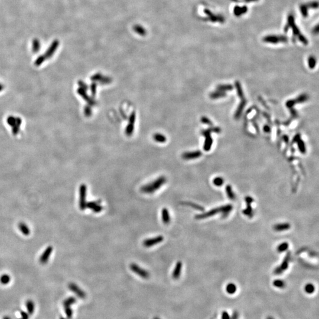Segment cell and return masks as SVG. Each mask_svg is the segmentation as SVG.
<instances>
[{
	"mask_svg": "<svg viewBox=\"0 0 319 319\" xmlns=\"http://www.w3.org/2000/svg\"><path fill=\"white\" fill-rule=\"evenodd\" d=\"M232 208H233L232 206L230 205L223 206H221L218 208L213 209L207 212L195 216V219H198V220L203 219L205 218H207L210 216H214L215 215H217L219 213H222L223 215V216H226L229 215V213L232 210Z\"/></svg>",
	"mask_w": 319,
	"mask_h": 319,
	"instance_id": "1",
	"label": "cell"
},
{
	"mask_svg": "<svg viewBox=\"0 0 319 319\" xmlns=\"http://www.w3.org/2000/svg\"><path fill=\"white\" fill-rule=\"evenodd\" d=\"M166 182V179L165 177H160L154 182L147 184L143 186L141 188V191L144 193L152 194L157 190H159L160 188Z\"/></svg>",
	"mask_w": 319,
	"mask_h": 319,
	"instance_id": "2",
	"label": "cell"
},
{
	"mask_svg": "<svg viewBox=\"0 0 319 319\" xmlns=\"http://www.w3.org/2000/svg\"><path fill=\"white\" fill-rule=\"evenodd\" d=\"M289 27L292 28V29L293 30L294 34L297 37H298V39L300 40H301L302 41V43H304V45H307V43H308L307 40L304 38V36H302L301 34V33H300V31L298 30V29L297 27L294 24V17L292 15H289V18H288V24H287V26H286L285 31H287L288 28Z\"/></svg>",
	"mask_w": 319,
	"mask_h": 319,
	"instance_id": "3",
	"label": "cell"
},
{
	"mask_svg": "<svg viewBox=\"0 0 319 319\" xmlns=\"http://www.w3.org/2000/svg\"><path fill=\"white\" fill-rule=\"evenodd\" d=\"M87 187L85 184L81 185L79 188V207L81 211H84L86 207V196Z\"/></svg>",
	"mask_w": 319,
	"mask_h": 319,
	"instance_id": "4",
	"label": "cell"
},
{
	"mask_svg": "<svg viewBox=\"0 0 319 319\" xmlns=\"http://www.w3.org/2000/svg\"><path fill=\"white\" fill-rule=\"evenodd\" d=\"M291 258V253L289 252L286 255V257L284 259L282 264L279 266L275 268L274 273L275 275H280L284 273L289 267V262Z\"/></svg>",
	"mask_w": 319,
	"mask_h": 319,
	"instance_id": "5",
	"label": "cell"
},
{
	"mask_svg": "<svg viewBox=\"0 0 319 319\" xmlns=\"http://www.w3.org/2000/svg\"><path fill=\"white\" fill-rule=\"evenodd\" d=\"M130 268L132 272L137 274L138 275L143 278L147 279L150 277V274L135 263H132L130 264Z\"/></svg>",
	"mask_w": 319,
	"mask_h": 319,
	"instance_id": "6",
	"label": "cell"
},
{
	"mask_svg": "<svg viewBox=\"0 0 319 319\" xmlns=\"http://www.w3.org/2000/svg\"><path fill=\"white\" fill-rule=\"evenodd\" d=\"M163 240H164V237L163 236H157L155 238L145 239L143 241V245L144 247L149 248V247H152L156 244L161 243V242H163Z\"/></svg>",
	"mask_w": 319,
	"mask_h": 319,
	"instance_id": "7",
	"label": "cell"
},
{
	"mask_svg": "<svg viewBox=\"0 0 319 319\" xmlns=\"http://www.w3.org/2000/svg\"><path fill=\"white\" fill-rule=\"evenodd\" d=\"M245 200L246 203L247 207L245 210H243L242 212L245 215L249 217L250 218H251L254 216V211H253V209L251 207V203L254 201V200L253 198H251V196H246L245 199Z\"/></svg>",
	"mask_w": 319,
	"mask_h": 319,
	"instance_id": "8",
	"label": "cell"
},
{
	"mask_svg": "<svg viewBox=\"0 0 319 319\" xmlns=\"http://www.w3.org/2000/svg\"><path fill=\"white\" fill-rule=\"evenodd\" d=\"M68 287L69 289L71 290L72 292L75 293V294L79 298H81L82 299H84L86 296V293L82 289H80L76 284H75L73 282H70L69 284Z\"/></svg>",
	"mask_w": 319,
	"mask_h": 319,
	"instance_id": "9",
	"label": "cell"
},
{
	"mask_svg": "<svg viewBox=\"0 0 319 319\" xmlns=\"http://www.w3.org/2000/svg\"><path fill=\"white\" fill-rule=\"evenodd\" d=\"M59 45V41L57 40H54L50 46L47 49V50L46 51V53L45 54V56L46 57V59L52 57L53 54L55 53L56 50H57Z\"/></svg>",
	"mask_w": 319,
	"mask_h": 319,
	"instance_id": "10",
	"label": "cell"
},
{
	"mask_svg": "<svg viewBox=\"0 0 319 319\" xmlns=\"http://www.w3.org/2000/svg\"><path fill=\"white\" fill-rule=\"evenodd\" d=\"M264 41L271 43H277L278 42H286L287 41V38L284 36H269L264 38Z\"/></svg>",
	"mask_w": 319,
	"mask_h": 319,
	"instance_id": "11",
	"label": "cell"
},
{
	"mask_svg": "<svg viewBox=\"0 0 319 319\" xmlns=\"http://www.w3.org/2000/svg\"><path fill=\"white\" fill-rule=\"evenodd\" d=\"M100 202H89L86 203V208L90 209L92 210L94 212L99 213L103 210V207L100 205L99 203Z\"/></svg>",
	"mask_w": 319,
	"mask_h": 319,
	"instance_id": "12",
	"label": "cell"
},
{
	"mask_svg": "<svg viewBox=\"0 0 319 319\" xmlns=\"http://www.w3.org/2000/svg\"><path fill=\"white\" fill-rule=\"evenodd\" d=\"M53 251V248L50 246H48L45 251H44V252L42 254L41 256L40 257V262L43 264H45L47 263V262L48 261V259L49 258L52 252Z\"/></svg>",
	"mask_w": 319,
	"mask_h": 319,
	"instance_id": "13",
	"label": "cell"
},
{
	"mask_svg": "<svg viewBox=\"0 0 319 319\" xmlns=\"http://www.w3.org/2000/svg\"><path fill=\"white\" fill-rule=\"evenodd\" d=\"M182 262H180V261L177 262L176 263L175 270H174L173 273V274H172V277L175 280H177L180 277V274H181V271H182Z\"/></svg>",
	"mask_w": 319,
	"mask_h": 319,
	"instance_id": "14",
	"label": "cell"
},
{
	"mask_svg": "<svg viewBox=\"0 0 319 319\" xmlns=\"http://www.w3.org/2000/svg\"><path fill=\"white\" fill-rule=\"evenodd\" d=\"M161 219L165 225L169 224L170 222V216L169 214V211L167 208L164 207L161 211Z\"/></svg>",
	"mask_w": 319,
	"mask_h": 319,
	"instance_id": "15",
	"label": "cell"
},
{
	"mask_svg": "<svg viewBox=\"0 0 319 319\" xmlns=\"http://www.w3.org/2000/svg\"><path fill=\"white\" fill-rule=\"evenodd\" d=\"M289 228H290V225L289 224V223H279V224H277V225H274V229L277 232L287 230H289Z\"/></svg>",
	"mask_w": 319,
	"mask_h": 319,
	"instance_id": "16",
	"label": "cell"
},
{
	"mask_svg": "<svg viewBox=\"0 0 319 319\" xmlns=\"http://www.w3.org/2000/svg\"><path fill=\"white\" fill-rule=\"evenodd\" d=\"M18 228L20 230V231L22 232V233L24 235H29L30 234L29 228H28L27 225H26L24 223H22V222L20 223L18 225Z\"/></svg>",
	"mask_w": 319,
	"mask_h": 319,
	"instance_id": "17",
	"label": "cell"
},
{
	"mask_svg": "<svg viewBox=\"0 0 319 319\" xmlns=\"http://www.w3.org/2000/svg\"><path fill=\"white\" fill-rule=\"evenodd\" d=\"M226 192L227 194L228 198L231 200H234L235 199L236 196L235 193L233 191L232 187L230 185H228L226 187Z\"/></svg>",
	"mask_w": 319,
	"mask_h": 319,
	"instance_id": "18",
	"label": "cell"
},
{
	"mask_svg": "<svg viewBox=\"0 0 319 319\" xmlns=\"http://www.w3.org/2000/svg\"><path fill=\"white\" fill-rule=\"evenodd\" d=\"M26 305L29 314H33L34 312V303L32 300L27 301Z\"/></svg>",
	"mask_w": 319,
	"mask_h": 319,
	"instance_id": "19",
	"label": "cell"
},
{
	"mask_svg": "<svg viewBox=\"0 0 319 319\" xmlns=\"http://www.w3.org/2000/svg\"><path fill=\"white\" fill-rule=\"evenodd\" d=\"M236 286L235 284L234 283H229L228 284L226 288V292L229 294H234L236 291Z\"/></svg>",
	"mask_w": 319,
	"mask_h": 319,
	"instance_id": "20",
	"label": "cell"
},
{
	"mask_svg": "<svg viewBox=\"0 0 319 319\" xmlns=\"http://www.w3.org/2000/svg\"><path fill=\"white\" fill-rule=\"evenodd\" d=\"M182 205H183L189 206L190 207H192L193 208L195 209H197L198 211H203L204 209L203 207H202V206H200L199 205L197 204H195L194 203H191V202H183L181 203Z\"/></svg>",
	"mask_w": 319,
	"mask_h": 319,
	"instance_id": "21",
	"label": "cell"
},
{
	"mask_svg": "<svg viewBox=\"0 0 319 319\" xmlns=\"http://www.w3.org/2000/svg\"><path fill=\"white\" fill-rule=\"evenodd\" d=\"M32 47H33V48H32L33 52L34 53H37L38 50L40 49V41H39L38 39L35 38V39L33 40V44H32Z\"/></svg>",
	"mask_w": 319,
	"mask_h": 319,
	"instance_id": "22",
	"label": "cell"
},
{
	"mask_svg": "<svg viewBox=\"0 0 319 319\" xmlns=\"http://www.w3.org/2000/svg\"><path fill=\"white\" fill-rule=\"evenodd\" d=\"M289 247V243L287 242H283V243H280L278 245V246L277 247V251L280 253H282V252H284L287 251L288 250Z\"/></svg>",
	"mask_w": 319,
	"mask_h": 319,
	"instance_id": "23",
	"label": "cell"
},
{
	"mask_svg": "<svg viewBox=\"0 0 319 319\" xmlns=\"http://www.w3.org/2000/svg\"><path fill=\"white\" fill-rule=\"evenodd\" d=\"M246 11H247V8L246 7H243L241 8L239 7H236L234 8V13L237 16L241 15L242 14H244Z\"/></svg>",
	"mask_w": 319,
	"mask_h": 319,
	"instance_id": "24",
	"label": "cell"
},
{
	"mask_svg": "<svg viewBox=\"0 0 319 319\" xmlns=\"http://www.w3.org/2000/svg\"><path fill=\"white\" fill-rule=\"evenodd\" d=\"M76 298L73 297H70L68 298H66L65 300H64L63 304L64 306H66V305H69V306H70L72 304H74L76 303Z\"/></svg>",
	"mask_w": 319,
	"mask_h": 319,
	"instance_id": "25",
	"label": "cell"
},
{
	"mask_svg": "<svg viewBox=\"0 0 319 319\" xmlns=\"http://www.w3.org/2000/svg\"><path fill=\"white\" fill-rule=\"evenodd\" d=\"M273 285L274 287L280 289H283L286 287V283L281 280H275L274 281Z\"/></svg>",
	"mask_w": 319,
	"mask_h": 319,
	"instance_id": "26",
	"label": "cell"
},
{
	"mask_svg": "<svg viewBox=\"0 0 319 319\" xmlns=\"http://www.w3.org/2000/svg\"><path fill=\"white\" fill-rule=\"evenodd\" d=\"M10 281V277L8 274H4L0 277V282L3 285L8 284Z\"/></svg>",
	"mask_w": 319,
	"mask_h": 319,
	"instance_id": "27",
	"label": "cell"
},
{
	"mask_svg": "<svg viewBox=\"0 0 319 319\" xmlns=\"http://www.w3.org/2000/svg\"><path fill=\"white\" fill-rule=\"evenodd\" d=\"M304 290L307 294H312L315 291V287L312 284L309 283L304 287Z\"/></svg>",
	"mask_w": 319,
	"mask_h": 319,
	"instance_id": "28",
	"label": "cell"
},
{
	"mask_svg": "<svg viewBox=\"0 0 319 319\" xmlns=\"http://www.w3.org/2000/svg\"><path fill=\"white\" fill-rule=\"evenodd\" d=\"M201 155V153L200 152H193V153H189V154H186L184 156V159H195L199 157Z\"/></svg>",
	"mask_w": 319,
	"mask_h": 319,
	"instance_id": "29",
	"label": "cell"
},
{
	"mask_svg": "<svg viewBox=\"0 0 319 319\" xmlns=\"http://www.w3.org/2000/svg\"><path fill=\"white\" fill-rule=\"evenodd\" d=\"M213 184L216 186H218V187H220L222 186L224 183V180L223 179L220 177H216L213 179Z\"/></svg>",
	"mask_w": 319,
	"mask_h": 319,
	"instance_id": "30",
	"label": "cell"
},
{
	"mask_svg": "<svg viewBox=\"0 0 319 319\" xmlns=\"http://www.w3.org/2000/svg\"><path fill=\"white\" fill-rule=\"evenodd\" d=\"M46 57L45 56V55H41V56H38V57L37 58V59L34 62V65L36 66H38L40 65H41L46 60Z\"/></svg>",
	"mask_w": 319,
	"mask_h": 319,
	"instance_id": "31",
	"label": "cell"
},
{
	"mask_svg": "<svg viewBox=\"0 0 319 319\" xmlns=\"http://www.w3.org/2000/svg\"><path fill=\"white\" fill-rule=\"evenodd\" d=\"M64 308H65V311L66 314L67 318L68 319H71L72 317V315H73V312H72V309L70 308V306H69V305L64 306Z\"/></svg>",
	"mask_w": 319,
	"mask_h": 319,
	"instance_id": "32",
	"label": "cell"
},
{
	"mask_svg": "<svg viewBox=\"0 0 319 319\" xmlns=\"http://www.w3.org/2000/svg\"><path fill=\"white\" fill-rule=\"evenodd\" d=\"M7 122L8 124L11 126V127H14L16 124V120H15V118L13 117V116H10L8 117L7 119Z\"/></svg>",
	"mask_w": 319,
	"mask_h": 319,
	"instance_id": "33",
	"label": "cell"
},
{
	"mask_svg": "<svg viewBox=\"0 0 319 319\" xmlns=\"http://www.w3.org/2000/svg\"><path fill=\"white\" fill-rule=\"evenodd\" d=\"M232 89V87L230 85H223V86H219L218 87V89L219 91H225V90H230Z\"/></svg>",
	"mask_w": 319,
	"mask_h": 319,
	"instance_id": "34",
	"label": "cell"
},
{
	"mask_svg": "<svg viewBox=\"0 0 319 319\" xmlns=\"http://www.w3.org/2000/svg\"><path fill=\"white\" fill-rule=\"evenodd\" d=\"M225 95V94L224 95V93L222 92H215V93H213L211 95V97L212 98H218L219 97H222Z\"/></svg>",
	"mask_w": 319,
	"mask_h": 319,
	"instance_id": "35",
	"label": "cell"
},
{
	"mask_svg": "<svg viewBox=\"0 0 319 319\" xmlns=\"http://www.w3.org/2000/svg\"><path fill=\"white\" fill-rule=\"evenodd\" d=\"M315 63H316V60L314 57H311L309 58V67L310 68H313L315 66Z\"/></svg>",
	"mask_w": 319,
	"mask_h": 319,
	"instance_id": "36",
	"label": "cell"
},
{
	"mask_svg": "<svg viewBox=\"0 0 319 319\" xmlns=\"http://www.w3.org/2000/svg\"><path fill=\"white\" fill-rule=\"evenodd\" d=\"M20 314H21V315H22V317H21V319H29V314H28L27 313H26V312L21 311V312H20Z\"/></svg>",
	"mask_w": 319,
	"mask_h": 319,
	"instance_id": "37",
	"label": "cell"
},
{
	"mask_svg": "<svg viewBox=\"0 0 319 319\" xmlns=\"http://www.w3.org/2000/svg\"><path fill=\"white\" fill-rule=\"evenodd\" d=\"M222 319H230V317L228 313L226 311H223L222 314Z\"/></svg>",
	"mask_w": 319,
	"mask_h": 319,
	"instance_id": "38",
	"label": "cell"
},
{
	"mask_svg": "<svg viewBox=\"0 0 319 319\" xmlns=\"http://www.w3.org/2000/svg\"><path fill=\"white\" fill-rule=\"evenodd\" d=\"M19 126L17 125H15L13 128V132L14 135H17L19 131Z\"/></svg>",
	"mask_w": 319,
	"mask_h": 319,
	"instance_id": "39",
	"label": "cell"
},
{
	"mask_svg": "<svg viewBox=\"0 0 319 319\" xmlns=\"http://www.w3.org/2000/svg\"><path fill=\"white\" fill-rule=\"evenodd\" d=\"M3 319H11L9 316H5Z\"/></svg>",
	"mask_w": 319,
	"mask_h": 319,
	"instance_id": "40",
	"label": "cell"
},
{
	"mask_svg": "<svg viewBox=\"0 0 319 319\" xmlns=\"http://www.w3.org/2000/svg\"><path fill=\"white\" fill-rule=\"evenodd\" d=\"M273 319V317H268V318H267V319Z\"/></svg>",
	"mask_w": 319,
	"mask_h": 319,
	"instance_id": "41",
	"label": "cell"
},
{
	"mask_svg": "<svg viewBox=\"0 0 319 319\" xmlns=\"http://www.w3.org/2000/svg\"><path fill=\"white\" fill-rule=\"evenodd\" d=\"M66 319V318H64V317H61V319Z\"/></svg>",
	"mask_w": 319,
	"mask_h": 319,
	"instance_id": "42",
	"label": "cell"
},
{
	"mask_svg": "<svg viewBox=\"0 0 319 319\" xmlns=\"http://www.w3.org/2000/svg\"><path fill=\"white\" fill-rule=\"evenodd\" d=\"M159 319V318H158V317H155V318H154V319Z\"/></svg>",
	"mask_w": 319,
	"mask_h": 319,
	"instance_id": "43",
	"label": "cell"
}]
</instances>
